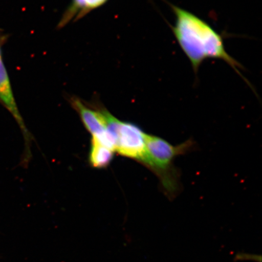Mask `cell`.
<instances>
[{
	"label": "cell",
	"mask_w": 262,
	"mask_h": 262,
	"mask_svg": "<svg viewBox=\"0 0 262 262\" xmlns=\"http://www.w3.org/2000/svg\"><path fill=\"white\" fill-rule=\"evenodd\" d=\"M176 15L172 30L180 48L189 59L196 74L203 62L220 59L242 77V66L226 51L223 36L204 19L178 6L170 5Z\"/></svg>",
	"instance_id": "1"
},
{
	"label": "cell",
	"mask_w": 262,
	"mask_h": 262,
	"mask_svg": "<svg viewBox=\"0 0 262 262\" xmlns=\"http://www.w3.org/2000/svg\"><path fill=\"white\" fill-rule=\"evenodd\" d=\"M194 146L192 141L173 146L160 137L146 136V151L141 162L158 177L165 192L173 195L179 189V175L173 161L177 157L184 155Z\"/></svg>",
	"instance_id": "2"
},
{
	"label": "cell",
	"mask_w": 262,
	"mask_h": 262,
	"mask_svg": "<svg viewBox=\"0 0 262 262\" xmlns=\"http://www.w3.org/2000/svg\"><path fill=\"white\" fill-rule=\"evenodd\" d=\"M107 130L116 139V149L120 155L142 162L146 151V134L132 123L123 122L102 109Z\"/></svg>",
	"instance_id": "3"
},
{
	"label": "cell",
	"mask_w": 262,
	"mask_h": 262,
	"mask_svg": "<svg viewBox=\"0 0 262 262\" xmlns=\"http://www.w3.org/2000/svg\"><path fill=\"white\" fill-rule=\"evenodd\" d=\"M72 106L79 114L82 122L94 138L115 152L116 140L107 130L105 118L101 110H94L77 97L71 98Z\"/></svg>",
	"instance_id": "4"
},
{
	"label": "cell",
	"mask_w": 262,
	"mask_h": 262,
	"mask_svg": "<svg viewBox=\"0 0 262 262\" xmlns=\"http://www.w3.org/2000/svg\"><path fill=\"white\" fill-rule=\"evenodd\" d=\"M0 101L12 115L25 137L26 147L31 142V136L25 125L24 119L18 110L11 86L7 70L2 57H0Z\"/></svg>",
	"instance_id": "5"
},
{
	"label": "cell",
	"mask_w": 262,
	"mask_h": 262,
	"mask_svg": "<svg viewBox=\"0 0 262 262\" xmlns=\"http://www.w3.org/2000/svg\"><path fill=\"white\" fill-rule=\"evenodd\" d=\"M108 0H71L58 24V28H64L71 21H77L100 6Z\"/></svg>",
	"instance_id": "6"
},
{
	"label": "cell",
	"mask_w": 262,
	"mask_h": 262,
	"mask_svg": "<svg viewBox=\"0 0 262 262\" xmlns=\"http://www.w3.org/2000/svg\"><path fill=\"white\" fill-rule=\"evenodd\" d=\"M114 154L113 150L92 138L89 159L94 168H106L112 162Z\"/></svg>",
	"instance_id": "7"
},
{
	"label": "cell",
	"mask_w": 262,
	"mask_h": 262,
	"mask_svg": "<svg viewBox=\"0 0 262 262\" xmlns=\"http://www.w3.org/2000/svg\"><path fill=\"white\" fill-rule=\"evenodd\" d=\"M2 52H1V43H0V57H2Z\"/></svg>",
	"instance_id": "8"
}]
</instances>
